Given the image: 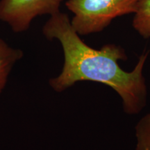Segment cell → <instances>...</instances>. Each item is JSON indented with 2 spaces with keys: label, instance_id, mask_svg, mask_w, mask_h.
Listing matches in <instances>:
<instances>
[{
  "label": "cell",
  "instance_id": "3",
  "mask_svg": "<svg viewBox=\"0 0 150 150\" xmlns=\"http://www.w3.org/2000/svg\"><path fill=\"white\" fill-rule=\"evenodd\" d=\"M63 0H0V21L16 33L29 29L37 17L59 12Z\"/></svg>",
  "mask_w": 150,
  "mask_h": 150
},
{
  "label": "cell",
  "instance_id": "4",
  "mask_svg": "<svg viewBox=\"0 0 150 150\" xmlns=\"http://www.w3.org/2000/svg\"><path fill=\"white\" fill-rule=\"evenodd\" d=\"M22 56L23 52L21 50L12 47L0 38V94L5 88L13 67Z\"/></svg>",
  "mask_w": 150,
  "mask_h": 150
},
{
  "label": "cell",
  "instance_id": "2",
  "mask_svg": "<svg viewBox=\"0 0 150 150\" xmlns=\"http://www.w3.org/2000/svg\"><path fill=\"white\" fill-rule=\"evenodd\" d=\"M140 0H67V8L74 14L72 27L79 35L100 32L113 19L135 13Z\"/></svg>",
  "mask_w": 150,
  "mask_h": 150
},
{
  "label": "cell",
  "instance_id": "1",
  "mask_svg": "<svg viewBox=\"0 0 150 150\" xmlns=\"http://www.w3.org/2000/svg\"><path fill=\"white\" fill-rule=\"evenodd\" d=\"M48 40H59L64 54V64L59 76L50 80L56 92H63L82 81L98 82L112 88L122 100L125 112L136 115L145 107L147 86L142 75L147 53L140 56L131 72H126L118 61L127 59L125 50L113 44L93 49L81 39L67 14L59 12L50 16L42 27Z\"/></svg>",
  "mask_w": 150,
  "mask_h": 150
},
{
  "label": "cell",
  "instance_id": "5",
  "mask_svg": "<svg viewBox=\"0 0 150 150\" xmlns=\"http://www.w3.org/2000/svg\"><path fill=\"white\" fill-rule=\"evenodd\" d=\"M133 27L144 38H150V0H140L134 13Z\"/></svg>",
  "mask_w": 150,
  "mask_h": 150
},
{
  "label": "cell",
  "instance_id": "6",
  "mask_svg": "<svg viewBox=\"0 0 150 150\" xmlns=\"http://www.w3.org/2000/svg\"><path fill=\"white\" fill-rule=\"evenodd\" d=\"M136 150H150V112L142 117L136 127Z\"/></svg>",
  "mask_w": 150,
  "mask_h": 150
}]
</instances>
